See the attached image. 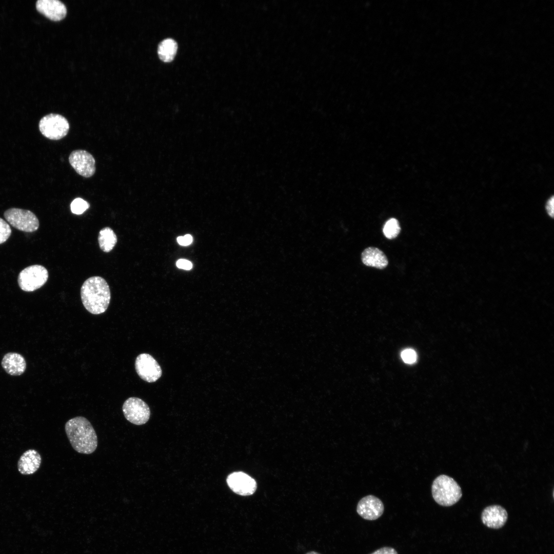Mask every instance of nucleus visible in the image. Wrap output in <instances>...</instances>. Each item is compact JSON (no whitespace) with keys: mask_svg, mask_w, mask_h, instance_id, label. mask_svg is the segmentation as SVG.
Here are the masks:
<instances>
[{"mask_svg":"<svg viewBox=\"0 0 554 554\" xmlns=\"http://www.w3.org/2000/svg\"><path fill=\"white\" fill-rule=\"evenodd\" d=\"M48 277V271L45 267L33 265L27 267L19 272L17 282L22 290L32 292L44 286Z\"/></svg>","mask_w":554,"mask_h":554,"instance_id":"20e7f679","label":"nucleus"},{"mask_svg":"<svg viewBox=\"0 0 554 554\" xmlns=\"http://www.w3.org/2000/svg\"><path fill=\"white\" fill-rule=\"evenodd\" d=\"M384 506L382 501L373 495H368L362 498L357 506V512L362 518L367 520H375L383 513Z\"/></svg>","mask_w":554,"mask_h":554,"instance_id":"9b49d317","label":"nucleus"},{"mask_svg":"<svg viewBox=\"0 0 554 554\" xmlns=\"http://www.w3.org/2000/svg\"><path fill=\"white\" fill-rule=\"evenodd\" d=\"M36 8L41 13L55 21L63 19L67 13L65 5L58 0H38Z\"/></svg>","mask_w":554,"mask_h":554,"instance_id":"ddd939ff","label":"nucleus"},{"mask_svg":"<svg viewBox=\"0 0 554 554\" xmlns=\"http://www.w3.org/2000/svg\"><path fill=\"white\" fill-rule=\"evenodd\" d=\"M305 554H321V553H319V552H318L316 551H310L309 552H307Z\"/></svg>","mask_w":554,"mask_h":554,"instance_id":"bb28decb","label":"nucleus"},{"mask_svg":"<svg viewBox=\"0 0 554 554\" xmlns=\"http://www.w3.org/2000/svg\"><path fill=\"white\" fill-rule=\"evenodd\" d=\"M230 488L241 496H250L254 493L257 487L255 481L247 474L239 471L230 474L227 478Z\"/></svg>","mask_w":554,"mask_h":554,"instance_id":"9d476101","label":"nucleus"},{"mask_svg":"<svg viewBox=\"0 0 554 554\" xmlns=\"http://www.w3.org/2000/svg\"><path fill=\"white\" fill-rule=\"evenodd\" d=\"M370 554H398L397 551L391 547H383L376 550Z\"/></svg>","mask_w":554,"mask_h":554,"instance_id":"b1692460","label":"nucleus"},{"mask_svg":"<svg viewBox=\"0 0 554 554\" xmlns=\"http://www.w3.org/2000/svg\"><path fill=\"white\" fill-rule=\"evenodd\" d=\"M135 368L138 376L149 383L155 382L162 375V371L160 365L153 357L148 353H141L137 357Z\"/></svg>","mask_w":554,"mask_h":554,"instance_id":"6e6552de","label":"nucleus"},{"mask_svg":"<svg viewBox=\"0 0 554 554\" xmlns=\"http://www.w3.org/2000/svg\"><path fill=\"white\" fill-rule=\"evenodd\" d=\"M11 233L12 230L9 225L0 217V244L7 241Z\"/></svg>","mask_w":554,"mask_h":554,"instance_id":"412c9836","label":"nucleus"},{"mask_svg":"<svg viewBox=\"0 0 554 554\" xmlns=\"http://www.w3.org/2000/svg\"><path fill=\"white\" fill-rule=\"evenodd\" d=\"M177 49V43L173 39L167 38L163 40L157 48L159 58L164 62H171L176 55Z\"/></svg>","mask_w":554,"mask_h":554,"instance_id":"f3484780","label":"nucleus"},{"mask_svg":"<svg viewBox=\"0 0 554 554\" xmlns=\"http://www.w3.org/2000/svg\"><path fill=\"white\" fill-rule=\"evenodd\" d=\"M81 297L88 312L93 314L103 313L107 309L111 299L109 286L101 276L90 277L81 287Z\"/></svg>","mask_w":554,"mask_h":554,"instance_id":"f03ea898","label":"nucleus"},{"mask_svg":"<svg viewBox=\"0 0 554 554\" xmlns=\"http://www.w3.org/2000/svg\"><path fill=\"white\" fill-rule=\"evenodd\" d=\"M192 237L190 234H186L183 236H179L177 238V242L182 246L189 245L192 243Z\"/></svg>","mask_w":554,"mask_h":554,"instance_id":"a878e982","label":"nucleus"},{"mask_svg":"<svg viewBox=\"0 0 554 554\" xmlns=\"http://www.w3.org/2000/svg\"><path fill=\"white\" fill-rule=\"evenodd\" d=\"M122 409L126 420L136 425L145 424L150 417L148 405L138 398L130 397L127 399L123 405Z\"/></svg>","mask_w":554,"mask_h":554,"instance_id":"0eeeda50","label":"nucleus"},{"mask_svg":"<svg viewBox=\"0 0 554 554\" xmlns=\"http://www.w3.org/2000/svg\"><path fill=\"white\" fill-rule=\"evenodd\" d=\"M545 209L546 212L549 216L551 217H553L554 212V201L553 196H551L547 200L545 204Z\"/></svg>","mask_w":554,"mask_h":554,"instance_id":"5701e85b","label":"nucleus"},{"mask_svg":"<svg viewBox=\"0 0 554 554\" xmlns=\"http://www.w3.org/2000/svg\"><path fill=\"white\" fill-rule=\"evenodd\" d=\"M361 259L364 265L380 269L386 268L388 264L387 258L384 252L373 247L364 249L362 253Z\"/></svg>","mask_w":554,"mask_h":554,"instance_id":"dca6fc26","label":"nucleus"},{"mask_svg":"<svg viewBox=\"0 0 554 554\" xmlns=\"http://www.w3.org/2000/svg\"><path fill=\"white\" fill-rule=\"evenodd\" d=\"M508 518L507 511L503 507L493 505L486 507L481 514L483 523L489 528L499 529L503 527Z\"/></svg>","mask_w":554,"mask_h":554,"instance_id":"f8f14e48","label":"nucleus"},{"mask_svg":"<svg viewBox=\"0 0 554 554\" xmlns=\"http://www.w3.org/2000/svg\"><path fill=\"white\" fill-rule=\"evenodd\" d=\"M1 365L6 373L12 376L23 374L27 367L25 358L21 354L14 352L6 353L2 360Z\"/></svg>","mask_w":554,"mask_h":554,"instance_id":"4468645a","label":"nucleus"},{"mask_svg":"<svg viewBox=\"0 0 554 554\" xmlns=\"http://www.w3.org/2000/svg\"><path fill=\"white\" fill-rule=\"evenodd\" d=\"M176 264L178 268L185 270H190L192 267V263L190 261L184 259L179 260Z\"/></svg>","mask_w":554,"mask_h":554,"instance_id":"393cba45","label":"nucleus"},{"mask_svg":"<svg viewBox=\"0 0 554 554\" xmlns=\"http://www.w3.org/2000/svg\"><path fill=\"white\" fill-rule=\"evenodd\" d=\"M400 230L401 227L399 221L394 218L388 220L383 229L384 235L388 239L395 238L399 234Z\"/></svg>","mask_w":554,"mask_h":554,"instance_id":"6ab92c4d","label":"nucleus"},{"mask_svg":"<svg viewBox=\"0 0 554 554\" xmlns=\"http://www.w3.org/2000/svg\"><path fill=\"white\" fill-rule=\"evenodd\" d=\"M38 127L41 133L46 138L58 140L67 135L70 125L64 116L58 114L51 113L40 120Z\"/></svg>","mask_w":554,"mask_h":554,"instance_id":"39448f33","label":"nucleus"},{"mask_svg":"<svg viewBox=\"0 0 554 554\" xmlns=\"http://www.w3.org/2000/svg\"><path fill=\"white\" fill-rule=\"evenodd\" d=\"M69 162L75 171L84 177H90L95 173V160L92 155L86 150L73 151L69 156Z\"/></svg>","mask_w":554,"mask_h":554,"instance_id":"1a4fd4ad","label":"nucleus"},{"mask_svg":"<svg viewBox=\"0 0 554 554\" xmlns=\"http://www.w3.org/2000/svg\"><path fill=\"white\" fill-rule=\"evenodd\" d=\"M401 358L404 362L407 364H413L417 360V355L414 350L406 349L402 352Z\"/></svg>","mask_w":554,"mask_h":554,"instance_id":"4be33fe9","label":"nucleus"},{"mask_svg":"<svg viewBox=\"0 0 554 554\" xmlns=\"http://www.w3.org/2000/svg\"><path fill=\"white\" fill-rule=\"evenodd\" d=\"M432 497L436 503L443 506H450L461 498L462 491L457 482L445 474L438 476L431 486Z\"/></svg>","mask_w":554,"mask_h":554,"instance_id":"7ed1b4c3","label":"nucleus"},{"mask_svg":"<svg viewBox=\"0 0 554 554\" xmlns=\"http://www.w3.org/2000/svg\"><path fill=\"white\" fill-rule=\"evenodd\" d=\"M4 216L12 227L18 230L33 232L38 229V219L30 210L12 208L5 211Z\"/></svg>","mask_w":554,"mask_h":554,"instance_id":"423d86ee","label":"nucleus"},{"mask_svg":"<svg viewBox=\"0 0 554 554\" xmlns=\"http://www.w3.org/2000/svg\"><path fill=\"white\" fill-rule=\"evenodd\" d=\"M90 207V204L82 198L75 199L71 202L70 209L71 212L75 214H81Z\"/></svg>","mask_w":554,"mask_h":554,"instance_id":"aec40b11","label":"nucleus"},{"mask_svg":"<svg viewBox=\"0 0 554 554\" xmlns=\"http://www.w3.org/2000/svg\"><path fill=\"white\" fill-rule=\"evenodd\" d=\"M65 429L72 448L78 453L89 454L97 446V437L93 427L88 419L76 417L69 420Z\"/></svg>","mask_w":554,"mask_h":554,"instance_id":"f257e3e1","label":"nucleus"},{"mask_svg":"<svg viewBox=\"0 0 554 554\" xmlns=\"http://www.w3.org/2000/svg\"><path fill=\"white\" fill-rule=\"evenodd\" d=\"M117 241L116 235L111 228L106 227L100 231L98 242L100 248L103 251L110 252L115 246Z\"/></svg>","mask_w":554,"mask_h":554,"instance_id":"a211bd4d","label":"nucleus"},{"mask_svg":"<svg viewBox=\"0 0 554 554\" xmlns=\"http://www.w3.org/2000/svg\"><path fill=\"white\" fill-rule=\"evenodd\" d=\"M41 462L42 458L38 451L32 449L27 450L18 460V470L22 474H32L38 469Z\"/></svg>","mask_w":554,"mask_h":554,"instance_id":"2eb2a0df","label":"nucleus"}]
</instances>
